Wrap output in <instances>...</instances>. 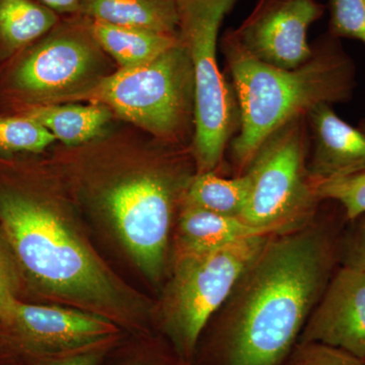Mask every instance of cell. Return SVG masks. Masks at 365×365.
Wrapping results in <instances>:
<instances>
[{"label": "cell", "mask_w": 365, "mask_h": 365, "mask_svg": "<svg viewBox=\"0 0 365 365\" xmlns=\"http://www.w3.org/2000/svg\"><path fill=\"white\" fill-rule=\"evenodd\" d=\"M105 54L83 16L61 18L42 39L0 66V114L79 100L112 73Z\"/></svg>", "instance_id": "obj_6"}, {"label": "cell", "mask_w": 365, "mask_h": 365, "mask_svg": "<svg viewBox=\"0 0 365 365\" xmlns=\"http://www.w3.org/2000/svg\"><path fill=\"white\" fill-rule=\"evenodd\" d=\"M266 234L240 217L217 215L182 203L179 253H203L225 248L246 237Z\"/></svg>", "instance_id": "obj_16"}, {"label": "cell", "mask_w": 365, "mask_h": 365, "mask_svg": "<svg viewBox=\"0 0 365 365\" xmlns=\"http://www.w3.org/2000/svg\"><path fill=\"white\" fill-rule=\"evenodd\" d=\"M319 198L338 202L348 220H354L365 213V172L314 185Z\"/></svg>", "instance_id": "obj_21"}, {"label": "cell", "mask_w": 365, "mask_h": 365, "mask_svg": "<svg viewBox=\"0 0 365 365\" xmlns=\"http://www.w3.org/2000/svg\"><path fill=\"white\" fill-rule=\"evenodd\" d=\"M313 54L294 69L271 66L242 49L227 32L220 50L240 112L239 130L228 145L235 176L245 174L273 132L319 104H345L354 95L356 67L330 34L313 43Z\"/></svg>", "instance_id": "obj_2"}, {"label": "cell", "mask_w": 365, "mask_h": 365, "mask_svg": "<svg viewBox=\"0 0 365 365\" xmlns=\"http://www.w3.org/2000/svg\"><path fill=\"white\" fill-rule=\"evenodd\" d=\"M306 118L309 132L307 170L314 185L365 172L364 132L341 119L332 105L314 106Z\"/></svg>", "instance_id": "obj_13"}, {"label": "cell", "mask_w": 365, "mask_h": 365, "mask_svg": "<svg viewBox=\"0 0 365 365\" xmlns=\"http://www.w3.org/2000/svg\"><path fill=\"white\" fill-rule=\"evenodd\" d=\"M60 20L36 0H0V63L42 39Z\"/></svg>", "instance_id": "obj_17"}, {"label": "cell", "mask_w": 365, "mask_h": 365, "mask_svg": "<svg viewBox=\"0 0 365 365\" xmlns=\"http://www.w3.org/2000/svg\"><path fill=\"white\" fill-rule=\"evenodd\" d=\"M61 18L78 16L83 0H36Z\"/></svg>", "instance_id": "obj_27"}, {"label": "cell", "mask_w": 365, "mask_h": 365, "mask_svg": "<svg viewBox=\"0 0 365 365\" xmlns=\"http://www.w3.org/2000/svg\"><path fill=\"white\" fill-rule=\"evenodd\" d=\"M332 246L317 230L273 235L230 302L227 365H280L329 281Z\"/></svg>", "instance_id": "obj_1"}, {"label": "cell", "mask_w": 365, "mask_h": 365, "mask_svg": "<svg viewBox=\"0 0 365 365\" xmlns=\"http://www.w3.org/2000/svg\"><path fill=\"white\" fill-rule=\"evenodd\" d=\"M178 38L188 53L195 79V131L191 144L196 170L215 172L240 127L232 83L218 66L220 31L239 0H176Z\"/></svg>", "instance_id": "obj_7"}, {"label": "cell", "mask_w": 365, "mask_h": 365, "mask_svg": "<svg viewBox=\"0 0 365 365\" xmlns=\"http://www.w3.org/2000/svg\"><path fill=\"white\" fill-rule=\"evenodd\" d=\"M104 344L76 351L54 354V359H50L43 365H98L103 357L101 346Z\"/></svg>", "instance_id": "obj_26"}, {"label": "cell", "mask_w": 365, "mask_h": 365, "mask_svg": "<svg viewBox=\"0 0 365 365\" xmlns=\"http://www.w3.org/2000/svg\"><path fill=\"white\" fill-rule=\"evenodd\" d=\"M14 115L33 118L67 146L91 143L102 135L112 119V112L103 105L33 106Z\"/></svg>", "instance_id": "obj_15"}, {"label": "cell", "mask_w": 365, "mask_h": 365, "mask_svg": "<svg viewBox=\"0 0 365 365\" xmlns=\"http://www.w3.org/2000/svg\"><path fill=\"white\" fill-rule=\"evenodd\" d=\"M190 146L158 139L143 146L138 167L110 178L98 190L102 205L139 267L153 279L162 275L170 223L184 203L192 178Z\"/></svg>", "instance_id": "obj_4"}, {"label": "cell", "mask_w": 365, "mask_h": 365, "mask_svg": "<svg viewBox=\"0 0 365 365\" xmlns=\"http://www.w3.org/2000/svg\"><path fill=\"white\" fill-rule=\"evenodd\" d=\"M54 141V136L33 118L0 114V157L36 155Z\"/></svg>", "instance_id": "obj_20"}, {"label": "cell", "mask_w": 365, "mask_h": 365, "mask_svg": "<svg viewBox=\"0 0 365 365\" xmlns=\"http://www.w3.org/2000/svg\"><path fill=\"white\" fill-rule=\"evenodd\" d=\"M79 16L113 25L178 36L176 0H83Z\"/></svg>", "instance_id": "obj_14"}, {"label": "cell", "mask_w": 365, "mask_h": 365, "mask_svg": "<svg viewBox=\"0 0 365 365\" xmlns=\"http://www.w3.org/2000/svg\"><path fill=\"white\" fill-rule=\"evenodd\" d=\"M79 100L105 106L163 143L191 146L193 141L195 79L179 38L150 61L113 71Z\"/></svg>", "instance_id": "obj_5"}, {"label": "cell", "mask_w": 365, "mask_h": 365, "mask_svg": "<svg viewBox=\"0 0 365 365\" xmlns=\"http://www.w3.org/2000/svg\"><path fill=\"white\" fill-rule=\"evenodd\" d=\"M325 11L318 0H258L241 26L227 33L259 61L294 69L311 58L307 32Z\"/></svg>", "instance_id": "obj_10"}, {"label": "cell", "mask_w": 365, "mask_h": 365, "mask_svg": "<svg viewBox=\"0 0 365 365\" xmlns=\"http://www.w3.org/2000/svg\"><path fill=\"white\" fill-rule=\"evenodd\" d=\"M364 364L365 365V359L364 360Z\"/></svg>", "instance_id": "obj_29"}, {"label": "cell", "mask_w": 365, "mask_h": 365, "mask_svg": "<svg viewBox=\"0 0 365 365\" xmlns=\"http://www.w3.org/2000/svg\"><path fill=\"white\" fill-rule=\"evenodd\" d=\"M309 153L306 115L273 132L245 172L250 191L241 220L270 235L302 230L322 201L309 176Z\"/></svg>", "instance_id": "obj_8"}, {"label": "cell", "mask_w": 365, "mask_h": 365, "mask_svg": "<svg viewBox=\"0 0 365 365\" xmlns=\"http://www.w3.org/2000/svg\"><path fill=\"white\" fill-rule=\"evenodd\" d=\"M359 128L365 134V119L360 121Z\"/></svg>", "instance_id": "obj_28"}, {"label": "cell", "mask_w": 365, "mask_h": 365, "mask_svg": "<svg viewBox=\"0 0 365 365\" xmlns=\"http://www.w3.org/2000/svg\"><path fill=\"white\" fill-rule=\"evenodd\" d=\"M272 235H253L215 251L179 253L163 316L168 333L185 356L194 351L209 319L227 302Z\"/></svg>", "instance_id": "obj_9"}, {"label": "cell", "mask_w": 365, "mask_h": 365, "mask_svg": "<svg viewBox=\"0 0 365 365\" xmlns=\"http://www.w3.org/2000/svg\"><path fill=\"white\" fill-rule=\"evenodd\" d=\"M0 230L21 270L49 292L111 304V280L93 255L42 196L30 168L0 157Z\"/></svg>", "instance_id": "obj_3"}, {"label": "cell", "mask_w": 365, "mask_h": 365, "mask_svg": "<svg viewBox=\"0 0 365 365\" xmlns=\"http://www.w3.org/2000/svg\"><path fill=\"white\" fill-rule=\"evenodd\" d=\"M19 268L13 250L0 230V324L6 321L14 302L19 300Z\"/></svg>", "instance_id": "obj_23"}, {"label": "cell", "mask_w": 365, "mask_h": 365, "mask_svg": "<svg viewBox=\"0 0 365 365\" xmlns=\"http://www.w3.org/2000/svg\"><path fill=\"white\" fill-rule=\"evenodd\" d=\"M1 325L24 345L51 355L104 344L116 333L111 322L103 317L20 299Z\"/></svg>", "instance_id": "obj_11"}, {"label": "cell", "mask_w": 365, "mask_h": 365, "mask_svg": "<svg viewBox=\"0 0 365 365\" xmlns=\"http://www.w3.org/2000/svg\"><path fill=\"white\" fill-rule=\"evenodd\" d=\"M287 365H364V360L348 352L319 344L299 343L290 356Z\"/></svg>", "instance_id": "obj_24"}, {"label": "cell", "mask_w": 365, "mask_h": 365, "mask_svg": "<svg viewBox=\"0 0 365 365\" xmlns=\"http://www.w3.org/2000/svg\"><path fill=\"white\" fill-rule=\"evenodd\" d=\"M329 31L336 39H351L365 46V0H329Z\"/></svg>", "instance_id": "obj_22"}, {"label": "cell", "mask_w": 365, "mask_h": 365, "mask_svg": "<svg viewBox=\"0 0 365 365\" xmlns=\"http://www.w3.org/2000/svg\"><path fill=\"white\" fill-rule=\"evenodd\" d=\"M85 19L98 46L116 61L119 68L150 61L178 41V36Z\"/></svg>", "instance_id": "obj_18"}, {"label": "cell", "mask_w": 365, "mask_h": 365, "mask_svg": "<svg viewBox=\"0 0 365 365\" xmlns=\"http://www.w3.org/2000/svg\"><path fill=\"white\" fill-rule=\"evenodd\" d=\"M299 336L365 359V272L343 266L329 281Z\"/></svg>", "instance_id": "obj_12"}, {"label": "cell", "mask_w": 365, "mask_h": 365, "mask_svg": "<svg viewBox=\"0 0 365 365\" xmlns=\"http://www.w3.org/2000/svg\"><path fill=\"white\" fill-rule=\"evenodd\" d=\"M343 252V266L365 272V213L356 220Z\"/></svg>", "instance_id": "obj_25"}, {"label": "cell", "mask_w": 365, "mask_h": 365, "mask_svg": "<svg viewBox=\"0 0 365 365\" xmlns=\"http://www.w3.org/2000/svg\"><path fill=\"white\" fill-rule=\"evenodd\" d=\"M249 191L247 174L228 179L217 176L215 172L200 173L192 178L184 203L217 215L241 218Z\"/></svg>", "instance_id": "obj_19"}]
</instances>
